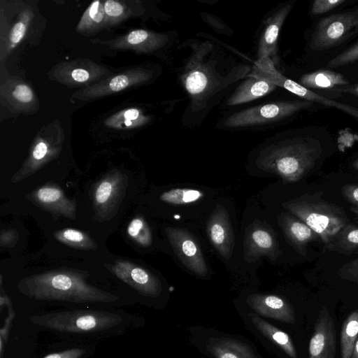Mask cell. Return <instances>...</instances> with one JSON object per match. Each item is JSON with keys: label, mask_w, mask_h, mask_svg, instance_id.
Wrapping results in <instances>:
<instances>
[{"label": "cell", "mask_w": 358, "mask_h": 358, "mask_svg": "<svg viewBox=\"0 0 358 358\" xmlns=\"http://www.w3.org/2000/svg\"><path fill=\"white\" fill-rule=\"evenodd\" d=\"M189 46L190 54L184 62L180 79L189 95L192 110L196 112L205 109L222 90L248 76L250 68L227 66L215 56V45L208 41Z\"/></svg>", "instance_id": "6da1fadb"}, {"label": "cell", "mask_w": 358, "mask_h": 358, "mask_svg": "<svg viewBox=\"0 0 358 358\" xmlns=\"http://www.w3.org/2000/svg\"><path fill=\"white\" fill-rule=\"evenodd\" d=\"M20 291L38 300H59L73 303H107L118 298L94 288L79 278L65 273L41 275L25 280Z\"/></svg>", "instance_id": "7a4b0ae2"}, {"label": "cell", "mask_w": 358, "mask_h": 358, "mask_svg": "<svg viewBox=\"0 0 358 358\" xmlns=\"http://www.w3.org/2000/svg\"><path fill=\"white\" fill-rule=\"evenodd\" d=\"M34 324L69 333L98 332L120 324L123 318L115 313L99 310H65L30 317Z\"/></svg>", "instance_id": "3957f363"}, {"label": "cell", "mask_w": 358, "mask_h": 358, "mask_svg": "<svg viewBox=\"0 0 358 358\" xmlns=\"http://www.w3.org/2000/svg\"><path fill=\"white\" fill-rule=\"evenodd\" d=\"M311 151L303 141L280 142L266 147L257 158L258 166L266 171L273 172L284 177L297 173Z\"/></svg>", "instance_id": "277c9868"}, {"label": "cell", "mask_w": 358, "mask_h": 358, "mask_svg": "<svg viewBox=\"0 0 358 358\" xmlns=\"http://www.w3.org/2000/svg\"><path fill=\"white\" fill-rule=\"evenodd\" d=\"M313 103L305 99L265 103L232 114L224 121V125L236 128L269 124L291 116L301 110L312 106Z\"/></svg>", "instance_id": "5b68a950"}, {"label": "cell", "mask_w": 358, "mask_h": 358, "mask_svg": "<svg viewBox=\"0 0 358 358\" xmlns=\"http://www.w3.org/2000/svg\"><path fill=\"white\" fill-rule=\"evenodd\" d=\"M358 32V9L322 18L313 32L310 48L322 50L337 45Z\"/></svg>", "instance_id": "8992f818"}, {"label": "cell", "mask_w": 358, "mask_h": 358, "mask_svg": "<svg viewBox=\"0 0 358 358\" xmlns=\"http://www.w3.org/2000/svg\"><path fill=\"white\" fill-rule=\"evenodd\" d=\"M112 76L105 66L88 59L61 62L48 73V78L69 87H87Z\"/></svg>", "instance_id": "52a82bcc"}, {"label": "cell", "mask_w": 358, "mask_h": 358, "mask_svg": "<svg viewBox=\"0 0 358 358\" xmlns=\"http://www.w3.org/2000/svg\"><path fill=\"white\" fill-rule=\"evenodd\" d=\"M153 72L137 67L111 76L91 86L82 88L73 94L72 98L79 101H90L112 94L148 83Z\"/></svg>", "instance_id": "ba28073f"}, {"label": "cell", "mask_w": 358, "mask_h": 358, "mask_svg": "<svg viewBox=\"0 0 358 358\" xmlns=\"http://www.w3.org/2000/svg\"><path fill=\"white\" fill-rule=\"evenodd\" d=\"M166 234L181 262L196 275L205 276L208 267L196 238L181 228H167Z\"/></svg>", "instance_id": "9c48e42d"}, {"label": "cell", "mask_w": 358, "mask_h": 358, "mask_svg": "<svg viewBox=\"0 0 358 358\" xmlns=\"http://www.w3.org/2000/svg\"><path fill=\"white\" fill-rule=\"evenodd\" d=\"M1 103L10 112L32 114L38 110V101L32 87L17 78H7L0 85Z\"/></svg>", "instance_id": "30bf717a"}, {"label": "cell", "mask_w": 358, "mask_h": 358, "mask_svg": "<svg viewBox=\"0 0 358 358\" xmlns=\"http://www.w3.org/2000/svg\"><path fill=\"white\" fill-rule=\"evenodd\" d=\"M336 330L326 307L320 310L308 346V358H335Z\"/></svg>", "instance_id": "8fae6325"}, {"label": "cell", "mask_w": 358, "mask_h": 358, "mask_svg": "<svg viewBox=\"0 0 358 358\" xmlns=\"http://www.w3.org/2000/svg\"><path fill=\"white\" fill-rule=\"evenodd\" d=\"M167 42L168 37L164 34L140 29L102 43L114 50L149 53L163 48Z\"/></svg>", "instance_id": "7c38bea8"}, {"label": "cell", "mask_w": 358, "mask_h": 358, "mask_svg": "<svg viewBox=\"0 0 358 358\" xmlns=\"http://www.w3.org/2000/svg\"><path fill=\"white\" fill-rule=\"evenodd\" d=\"M209 239L219 254L225 259L231 256L234 236L229 213L217 205L207 222Z\"/></svg>", "instance_id": "4fadbf2b"}, {"label": "cell", "mask_w": 358, "mask_h": 358, "mask_svg": "<svg viewBox=\"0 0 358 358\" xmlns=\"http://www.w3.org/2000/svg\"><path fill=\"white\" fill-rule=\"evenodd\" d=\"M248 303L257 313L281 322L293 324L294 311L290 304L274 295L252 294Z\"/></svg>", "instance_id": "5bb4252c"}, {"label": "cell", "mask_w": 358, "mask_h": 358, "mask_svg": "<svg viewBox=\"0 0 358 358\" xmlns=\"http://www.w3.org/2000/svg\"><path fill=\"white\" fill-rule=\"evenodd\" d=\"M292 7V3H288L267 19L259 42L258 59L264 57L271 59L275 57L278 34Z\"/></svg>", "instance_id": "9a60e30c"}, {"label": "cell", "mask_w": 358, "mask_h": 358, "mask_svg": "<svg viewBox=\"0 0 358 358\" xmlns=\"http://www.w3.org/2000/svg\"><path fill=\"white\" fill-rule=\"evenodd\" d=\"M277 86L266 78L253 73L241 83L227 100V106L252 101L273 92Z\"/></svg>", "instance_id": "2e32d148"}, {"label": "cell", "mask_w": 358, "mask_h": 358, "mask_svg": "<svg viewBox=\"0 0 358 358\" xmlns=\"http://www.w3.org/2000/svg\"><path fill=\"white\" fill-rule=\"evenodd\" d=\"M34 18L31 6L24 8L18 14L16 21L9 26L6 32L0 36V61L6 59L23 41Z\"/></svg>", "instance_id": "e0dca14e"}, {"label": "cell", "mask_w": 358, "mask_h": 358, "mask_svg": "<svg viewBox=\"0 0 358 358\" xmlns=\"http://www.w3.org/2000/svg\"><path fill=\"white\" fill-rule=\"evenodd\" d=\"M272 83L277 87L280 86L289 92L296 94L298 96L303 98L305 100L320 103L326 105L331 108H337L343 110V112L353 116L358 120V108L352 106L339 103L331 99H329L320 94H318L312 90L306 88L301 85L299 83L294 82L290 79L287 78L280 73L275 76L272 79Z\"/></svg>", "instance_id": "ac0fdd59"}, {"label": "cell", "mask_w": 358, "mask_h": 358, "mask_svg": "<svg viewBox=\"0 0 358 358\" xmlns=\"http://www.w3.org/2000/svg\"><path fill=\"white\" fill-rule=\"evenodd\" d=\"M105 10L103 1H92L84 11L76 30L84 36H92L105 29Z\"/></svg>", "instance_id": "d6986e66"}, {"label": "cell", "mask_w": 358, "mask_h": 358, "mask_svg": "<svg viewBox=\"0 0 358 358\" xmlns=\"http://www.w3.org/2000/svg\"><path fill=\"white\" fill-rule=\"evenodd\" d=\"M299 84L306 88L334 89L348 85V80L341 73L330 70H320L303 75Z\"/></svg>", "instance_id": "ffe728a7"}, {"label": "cell", "mask_w": 358, "mask_h": 358, "mask_svg": "<svg viewBox=\"0 0 358 358\" xmlns=\"http://www.w3.org/2000/svg\"><path fill=\"white\" fill-rule=\"evenodd\" d=\"M251 321L257 329L270 340L278 345L289 357L297 358V352L289 336L271 324L251 314Z\"/></svg>", "instance_id": "44dd1931"}, {"label": "cell", "mask_w": 358, "mask_h": 358, "mask_svg": "<svg viewBox=\"0 0 358 358\" xmlns=\"http://www.w3.org/2000/svg\"><path fill=\"white\" fill-rule=\"evenodd\" d=\"M150 120L148 116L136 108L120 110L105 121V124L115 129H136L145 124Z\"/></svg>", "instance_id": "7402d4cb"}, {"label": "cell", "mask_w": 358, "mask_h": 358, "mask_svg": "<svg viewBox=\"0 0 358 358\" xmlns=\"http://www.w3.org/2000/svg\"><path fill=\"white\" fill-rule=\"evenodd\" d=\"M358 336V308L344 320L340 334L341 358H351Z\"/></svg>", "instance_id": "603a6c76"}, {"label": "cell", "mask_w": 358, "mask_h": 358, "mask_svg": "<svg viewBox=\"0 0 358 358\" xmlns=\"http://www.w3.org/2000/svg\"><path fill=\"white\" fill-rule=\"evenodd\" d=\"M122 278L144 294L155 296L159 292L158 281L141 268L134 267L131 268L129 274L122 275Z\"/></svg>", "instance_id": "cb8c5ba5"}, {"label": "cell", "mask_w": 358, "mask_h": 358, "mask_svg": "<svg viewBox=\"0 0 358 358\" xmlns=\"http://www.w3.org/2000/svg\"><path fill=\"white\" fill-rule=\"evenodd\" d=\"M211 351L216 358H255L248 348L228 339L217 340L212 345Z\"/></svg>", "instance_id": "d4e9b609"}, {"label": "cell", "mask_w": 358, "mask_h": 358, "mask_svg": "<svg viewBox=\"0 0 358 358\" xmlns=\"http://www.w3.org/2000/svg\"><path fill=\"white\" fill-rule=\"evenodd\" d=\"M106 20L105 29L113 27L134 15L132 8L126 1H103Z\"/></svg>", "instance_id": "484cf974"}, {"label": "cell", "mask_w": 358, "mask_h": 358, "mask_svg": "<svg viewBox=\"0 0 358 358\" xmlns=\"http://www.w3.org/2000/svg\"><path fill=\"white\" fill-rule=\"evenodd\" d=\"M203 196L199 190L189 188H176L164 192L160 199L166 203L182 205L195 202Z\"/></svg>", "instance_id": "4316f807"}, {"label": "cell", "mask_w": 358, "mask_h": 358, "mask_svg": "<svg viewBox=\"0 0 358 358\" xmlns=\"http://www.w3.org/2000/svg\"><path fill=\"white\" fill-rule=\"evenodd\" d=\"M249 243L252 250L255 249L257 252L266 255L273 247V239L266 230L257 228L251 232Z\"/></svg>", "instance_id": "83f0119b"}, {"label": "cell", "mask_w": 358, "mask_h": 358, "mask_svg": "<svg viewBox=\"0 0 358 358\" xmlns=\"http://www.w3.org/2000/svg\"><path fill=\"white\" fill-rule=\"evenodd\" d=\"M127 231L130 236L143 245H148L150 242L149 231L143 221L139 218H136L131 222Z\"/></svg>", "instance_id": "f1b7e54d"}, {"label": "cell", "mask_w": 358, "mask_h": 358, "mask_svg": "<svg viewBox=\"0 0 358 358\" xmlns=\"http://www.w3.org/2000/svg\"><path fill=\"white\" fill-rule=\"evenodd\" d=\"M358 60V43L331 59L327 67H339Z\"/></svg>", "instance_id": "f546056e"}, {"label": "cell", "mask_w": 358, "mask_h": 358, "mask_svg": "<svg viewBox=\"0 0 358 358\" xmlns=\"http://www.w3.org/2000/svg\"><path fill=\"white\" fill-rule=\"evenodd\" d=\"M345 2V0H315L312 5L311 13L313 15H321L330 11Z\"/></svg>", "instance_id": "4dcf8cb0"}, {"label": "cell", "mask_w": 358, "mask_h": 358, "mask_svg": "<svg viewBox=\"0 0 358 358\" xmlns=\"http://www.w3.org/2000/svg\"><path fill=\"white\" fill-rule=\"evenodd\" d=\"M329 219L323 215L311 213L306 218L307 224L317 233L323 232L329 224Z\"/></svg>", "instance_id": "1f68e13d"}, {"label": "cell", "mask_w": 358, "mask_h": 358, "mask_svg": "<svg viewBox=\"0 0 358 358\" xmlns=\"http://www.w3.org/2000/svg\"><path fill=\"white\" fill-rule=\"evenodd\" d=\"M291 234L299 241L307 240L311 234L309 227L304 224L294 222L289 227Z\"/></svg>", "instance_id": "d6a6232c"}, {"label": "cell", "mask_w": 358, "mask_h": 358, "mask_svg": "<svg viewBox=\"0 0 358 358\" xmlns=\"http://www.w3.org/2000/svg\"><path fill=\"white\" fill-rule=\"evenodd\" d=\"M38 198L44 203H50L57 201L62 196V192L58 189L43 187L37 193Z\"/></svg>", "instance_id": "836d02e7"}, {"label": "cell", "mask_w": 358, "mask_h": 358, "mask_svg": "<svg viewBox=\"0 0 358 358\" xmlns=\"http://www.w3.org/2000/svg\"><path fill=\"white\" fill-rule=\"evenodd\" d=\"M85 350L82 348H72L62 352L50 354L43 358H83Z\"/></svg>", "instance_id": "e575fe53"}, {"label": "cell", "mask_w": 358, "mask_h": 358, "mask_svg": "<svg viewBox=\"0 0 358 358\" xmlns=\"http://www.w3.org/2000/svg\"><path fill=\"white\" fill-rule=\"evenodd\" d=\"M112 185L109 182L105 181L100 184L96 191V200L98 203H105L110 196Z\"/></svg>", "instance_id": "d590c367"}, {"label": "cell", "mask_w": 358, "mask_h": 358, "mask_svg": "<svg viewBox=\"0 0 358 358\" xmlns=\"http://www.w3.org/2000/svg\"><path fill=\"white\" fill-rule=\"evenodd\" d=\"M62 237L71 243H79L85 239L84 235L79 231L66 229L62 233Z\"/></svg>", "instance_id": "8d00e7d4"}, {"label": "cell", "mask_w": 358, "mask_h": 358, "mask_svg": "<svg viewBox=\"0 0 358 358\" xmlns=\"http://www.w3.org/2000/svg\"><path fill=\"white\" fill-rule=\"evenodd\" d=\"M331 90L338 92L350 93L358 96V85H346L342 87H336Z\"/></svg>", "instance_id": "74e56055"}, {"label": "cell", "mask_w": 358, "mask_h": 358, "mask_svg": "<svg viewBox=\"0 0 358 358\" xmlns=\"http://www.w3.org/2000/svg\"><path fill=\"white\" fill-rule=\"evenodd\" d=\"M348 238L352 243H358V229L350 231Z\"/></svg>", "instance_id": "f35d334b"}, {"label": "cell", "mask_w": 358, "mask_h": 358, "mask_svg": "<svg viewBox=\"0 0 358 358\" xmlns=\"http://www.w3.org/2000/svg\"><path fill=\"white\" fill-rule=\"evenodd\" d=\"M351 358H358V336L355 342L353 352Z\"/></svg>", "instance_id": "ab89813d"}, {"label": "cell", "mask_w": 358, "mask_h": 358, "mask_svg": "<svg viewBox=\"0 0 358 358\" xmlns=\"http://www.w3.org/2000/svg\"><path fill=\"white\" fill-rule=\"evenodd\" d=\"M353 196L355 199L358 201V188L353 192Z\"/></svg>", "instance_id": "60d3db41"}]
</instances>
